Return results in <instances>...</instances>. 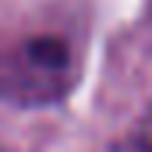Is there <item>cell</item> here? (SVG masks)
<instances>
[{
    "label": "cell",
    "instance_id": "cell-1",
    "mask_svg": "<svg viewBox=\"0 0 152 152\" xmlns=\"http://www.w3.org/2000/svg\"><path fill=\"white\" fill-rule=\"evenodd\" d=\"M25 57H28L36 67L57 71V67L67 64V46H64L60 39H53V36H39V39H32V42L25 46Z\"/></svg>",
    "mask_w": 152,
    "mask_h": 152
}]
</instances>
